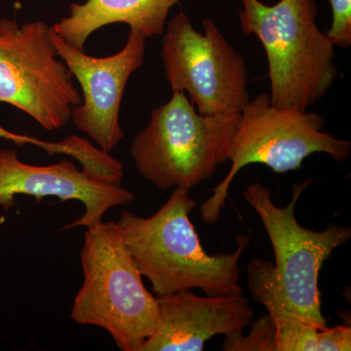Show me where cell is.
<instances>
[{
    "instance_id": "30bf717a",
    "label": "cell",
    "mask_w": 351,
    "mask_h": 351,
    "mask_svg": "<svg viewBox=\"0 0 351 351\" xmlns=\"http://www.w3.org/2000/svg\"><path fill=\"white\" fill-rule=\"evenodd\" d=\"M21 195L82 202L84 214L64 226L63 232L78 226L94 228L110 208L135 199L128 189L93 179L69 159L53 165H31L23 162L15 149H0V206L10 210L16 204L15 196Z\"/></svg>"
},
{
    "instance_id": "8992f818",
    "label": "cell",
    "mask_w": 351,
    "mask_h": 351,
    "mask_svg": "<svg viewBox=\"0 0 351 351\" xmlns=\"http://www.w3.org/2000/svg\"><path fill=\"white\" fill-rule=\"evenodd\" d=\"M311 182L307 179L295 184L287 206L274 204L270 189L258 182L245 189L243 196L262 219L271 242L274 278L283 304L302 319L324 330L328 327L321 311L319 272L332 252L350 239L351 228L335 223L317 232L300 225L295 204Z\"/></svg>"
},
{
    "instance_id": "52a82bcc",
    "label": "cell",
    "mask_w": 351,
    "mask_h": 351,
    "mask_svg": "<svg viewBox=\"0 0 351 351\" xmlns=\"http://www.w3.org/2000/svg\"><path fill=\"white\" fill-rule=\"evenodd\" d=\"M82 95L59 60L52 27L0 19V104L13 106L47 131L63 128Z\"/></svg>"
},
{
    "instance_id": "5bb4252c",
    "label": "cell",
    "mask_w": 351,
    "mask_h": 351,
    "mask_svg": "<svg viewBox=\"0 0 351 351\" xmlns=\"http://www.w3.org/2000/svg\"><path fill=\"white\" fill-rule=\"evenodd\" d=\"M251 331L243 335L237 331L226 335L223 351H276V328L269 313L251 323Z\"/></svg>"
},
{
    "instance_id": "5b68a950",
    "label": "cell",
    "mask_w": 351,
    "mask_h": 351,
    "mask_svg": "<svg viewBox=\"0 0 351 351\" xmlns=\"http://www.w3.org/2000/svg\"><path fill=\"white\" fill-rule=\"evenodd\" d=\"M326 120L317 113L276 107L269 95L261 94L242 108L230 144L228 175L201 204L203 223L213 225L221 217L235 176L249 164L260 163L274 172L300 169L307 157L326 154L337 162L350 157L351 143L323 131Z\"/></svg>"
},
{
    "instance_id": "3957f363",
    "label": "cell",
    "mask_w": 351,
    "mask_h": 351,
    "mask_svg": "<svg viewBox=\"0 0 351 351\" xmlns=\"http://www.w3.org/2000/svg\"><path fill=\"white\" fill-rule=\"evenodd\" d=\"M240 113L202 114L184 92L173 91L132 140L136 169L159 191H191L228 161Z\"/></svg>"
},
{
    "instance_id": "9a60e30c",
    "label": "cell",
    "mask_w": 351,
    "mask_h": 351,
    "mask_svg": "<svg viewBox=\"0 0 351 351\" xmlns=\"http://www.w3.org/2000/svg\"><path fill=\"white\" fill-rule=\"evenodd\" d=\"M332 21L327 32L335 46L348 48L351 45V0H329Z\"/></svg>"
},
{
    "instance_id": "8fae6325",
    "label": "cell",
    "mask_w": 351,
    "mask_h": 351,
    "mask_svg": "<svg viewBox=\"0 0 351 351\" xmlns=\"http://www.w3.org/2000/svg\"><path fill=\"white\" fill-rule=\"evenodd\" d=\"M156 331L141 351H201L218 335L243 331L254 311L242 294L195 295L191 290L156 295Z\"/></svg>"
},
{
    "instance_id": "2e32d148",
    "label": "cell",
    "mask_w": 351,
    "mask_h": 351,
    "mask_svg": "<svg viewBox=\"0 0 351 351\" xmlns=\"http://www.w3.org/2000/svg\"><path fill=\"white\" fill-rule=\"evenodd\" d=\"M0 138L11 141L14 144L18 145L27 144L36 145V147L44 149L49 156L64 154V145L61 141L57 143L44 142V141L38 140V138H32L29 136L14 133V132L7 130L2 125H0Z\"/></svg>"
},
{
    "instance_id": "6da1fadb",
    "label": "cell",
    "mask_w": 351,
    "mask_h": 351,
    "mask_svg": "<svg viewBox=\"0 0 351 351\" xmlns=\"http://www.w3.org/2000/svg\"><path fill=\"white\" fill-rule=\"evenodd\" d=\"M189 191L174 189L149 218L122 211L117 223L126 248L156 295L193 289L207 295L242 294L239 261L250 239L239 235L232 254L206 253L189 219L196 207Z\"/></svg>"
},
{
    "instance_id": "ba28073f",
    "label": "cell",
    "mask_w": 351,
    "mask_h": 351,
    "mask_svg": "<svg viewBox=\"0 0 351 351\" xmlns=\"http://www.w3.org/2000/svg\"><path fill=\"white\" fill-rule=\"evenodd\" d=\"M196 31L184 11L166 25L162 39L164 75L172 91L189 95L197 112L206 115L241 112L250 101L248 71L213 21Z\"/></svg>"
},
{
    "instance_id": "7c38bea8",
    "label": "cell",
    "mask_w": 351,
    "mask_h": 351,
    "mask_svg": "<svg viewBox=\"0 0 351 351\" xmlns=\"http://www.w3.org/2000/svg\"><path fill=\"white\" fill-rule=\"evenodd\" d=\"M247 274L252 297L267 309L274 321L276 351L351 350L350 323L321 330L286 307L277 291L274 265L269 261H252Z\"/></svg>"
},
{
    "instance_id": "7a4b0ae2",
    "label": "cell",
    "mask_w": 351,
    "mask_h": 351,
    "mask_svg": "<svg viewBox=\"0 0 351 351\" xmlns=\"http://www.w3.org/2000/svg\"><path fill=\"white\" fill-rule=\"evenodd\" d=\"M240 1L242 31L255 34L267 54L270 101L306 112L326 96L338 75L336 46L316 24V0H280L274 5Z\"/></svg>"
},
{
    "instance_id": "4fadbf2b",
    "label": "cell",
    "mask_w": 351,
    "mask_h": 351,
    "mask_svg": "<svg viewBox=\"0 0 351 351\" xmlns=\"http://www.w3.org/2000/svg\"><path fill=\"white\" fill-rule=\"evenodd\" d=\"M180 0H87L73 3L69 15L53 25L66 43L84 51L92 34L110 24L128 25L145 38L165 32L171 8Z\"/></svg>"
},
{
    "instance_id": "277c9868",
    "label": "cell",
    "mask_w": 351,
    "mask_h": 351,
    "mask_svg": "<svg viewBox=\"0 0 351 351\" xmlns=\"http://www.w3.org/2000/svg\"><path fill=\"white\" fill-rule=\"evenodd\" d=\"M80 258L84 281L71 319L106 330L122 351H141L156 329V297L145 287L117 221L88 228Z\"/></svg>"
},
{
    "instance_id": "9c48e42d",
    "label": "cell",
    "mask_w": 351,
    "mask_h": 351,
    "mask_svg": "<svg viewBox=\"0 0 351 351\" xmlns=\"http://www.w3.org/2000/svg\"><path fill=\"white\" fill-rule=\"evenodd\" d=\"M59 58L80 84L82 101L73 108L71 121L103 151L110 152L124 138L120 107L130 76L144 64L147 38L130 29L124 47L108 57L85 54L53 31Z\"/></svg>"
}]
</instances>
